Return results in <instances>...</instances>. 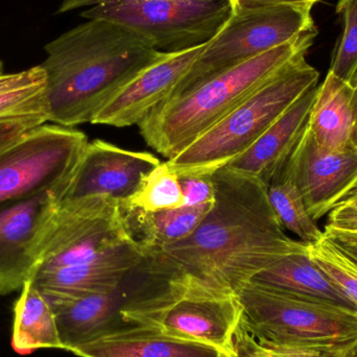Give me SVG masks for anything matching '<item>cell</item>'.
Instances as JSON below:
<instances>
[{
  "label": "cell",
  "instance_id": "obj_14",
  "mask_svg": "<svg viewBox=\"0 0 357 357\" xmlns=\"http://www.w3.org/2000/svg\"><path fill=\"white\" fill-rule=\"evenodd\" d=\"M314 220L327 215L357 185V152L340 154L321 148L306 130L285 165Z\"/></svg>",
  "mask_w": 357,
  "mask_h": 357
},
{
  "label": "cell",
  "instance_id": "obj_35",
  "mask_svg": "<svg viewBox=\"0 0 357 357\" xmlns=\"http://www.w3.org/2000/svg\"><path fill=\"white\" fill-rule=\"evenodd\" d=\"M341 204H354V205H357V185L348 193L347 197L342 201Z\"/></svg>",
  "mask_w": 357,
  "mask_h": 357
},
{
  "label": "cell",
  "instance_id": "obj_18",
  "mask_svg": "<svg viewBox=\"0 0 357 357\" xmlns=\"http://www.w3.org/2000/svg\"><path fill=\"white\" fill-rule=\"evenodd\" d=\"M317 144L333 153L357 152V87L327 73L308 121Z\"/></svg>",
  "mask_w": 357,
  "mask_h": 357
},
{
  "label": "cell",
  "instance_id": "obj_2",
  "mask_svg": "<svg viewBox=\"0 0 357 357\" xmlns=\"http://www.w3.org/2000/svg\"><path fill=\"white\" fill-rule=\"evenodd\" d=\"M48 121L92 123L102 106L163 52L121 25L89 19L45 45Z\"/></svg>",
  "mask_w": 357,
  "mask_h": 357
},
{
  "label": "cell",
  "instance_id": "obj_32",
  "mask_svg": "<svg viewBox=\"0 0 357 357\" xmlns=\"http://www.w3.org/2000/svg\"><path fill=\"white\" fill-rule=\"evenodd\" d=\"M228 1L232 12H243V10L279 6V4H308L314 6L319 0H228Z\"/></svg>",
  "mask_w": 357,
  "mask_h": 357
},
{
  "label": "cell",
  "instance_id": "obj_16",
  "mask_svg": "<svg viewBox=\"0 0 357 357\" xmlns=\"http://www.w3.org/2000/svg\"><path fill=\"white\" fill-rule=\"evenodd\" d=\"M142 248L136 241L110 252L89 264L48 272L33 273L31 283L44 294L85 295L112 293L144 261Z\"/></svg>",
  "mask_w": 357,
  "mask_h": 357
},
{
  "label": "cell",
  "instance_id": "obj_15",
  "mask_svg": "<svg viewBox=\"0 0 357 357\" xmlns=\"http://www.w3.org/2000/svg\"><path fill=\"white\" fill-rule=\"evenodd\" d=\"M318 86L298 98L243 154L227 165L268 187L284 169L308 127Z\"/></svg>",
  "mask_w": 357,
  "mask_h": 357
},
{
  "label": "cell",
  "instance_id": "obj_1",
  "mask_svg": "<svg viewBox=\"0 0 357 357\" xmlns=\"http://www.w3.org/2000/svg\"><path fill=\"white\" fill-rule=\"evenodd\" d=\"M211 178L214 201L201 224L183 241L144 251L138 268L163 282L188 276L237 295L258 273L307 245L285 233L260 181L227 167Z\"/></svg>",
  "mask_w": 357,
  "mask_h": 357
},
{
  "label": "cell",
  "instance_id": "obj_17",
  "mask_svg": "<svg viewBox=\"0 0 357 357\" xmlns=\"http://www.w3.org/2000/svg\"><path fill=\"white\" fill-rule=\"evenodd\" d=\"M79 357H226L211 346L169 337L140 325L109 327L70 350Z\"/></svg>",
  "mask_w": 357,
  "mask_h": 357
},
{
  "label": "cell",
  "instance_id": "obj_19",
  "mask_svg": "<svg viewBox=\"0 0 357 357\" xmlns=\"http://www.w3.org/2000/svg\"><path fill=\"white\" fill-rule=\"evenodd\" d=\"M44 295L56 314L63 350L68 352L111 327L123 299L121 289L112 293Z\"/></svg>",
  "mask_w": 357,
  "mask_h": 357
},
{
  "label": "cell",
  "instance_id": "obj_39",
  "mask_svg": "<svg viewBox=\"0 0 357 357\" xmlns=\"http://www.w3.org/2000/svg\"><path fill=\"white\" fill-rule=\"evenodd\" d=\"M356 87H357V82H356Z\"/></svg>",
  "mask_w": 357,
  "mask_h": 357
},
{
  "label": "cell",
  "instance_id": "obj_7",
  "mask_svg": "<svg viewBox=\"0 0 357 357\" xmlns=\"http://www.w3.org/2000/svg\"><path fill=\"white\" fill-rule=\"evenodd\" d=\"M312 8L308 4L289 3L232 12L172 98L314 29Z\"/></svg>",
  "mask_w": 357,
  "mask_h": 357
},
{
  "label": "cell",
  "instance_id": "obj_37",
  "mask_svg": "<svg viewBox=\"0 0 357 357\" xmlns=\"http://www.w3.org/2000/svg\"><path fill=\"white\" fill-rule=\"evenodd\" d=\"M3 73V65H2L1 61H0V75Z\"/></svg>",
  "mask_w": 357,
  "mask_h": 357
},
{
  "label": "cell",
  "instance_id": "obj_38",
  "mask_svg": "<svg viewBox=\"0 0 357 357\" xmlns=\"http://www.w3.org/2000/svg\"><path fill=\"white\" fill-rule=\"evenodd\" d=\"M235 354H234V356H226V357H234Z\"/></svg>",
  "mask_w": 357,
  "mask_h": 357
},
{
  "label": "cell",
  "instance_id": "obj_33",
  "mask_svg": "<svg viewBox=\"0 0 357 357\" xmlns=\"http://www.w3.org/2000/svg\"><path fill=\"white\" fill-rule=\"evenodd\" d=\"M325 238L339 248L346 255L357 262V234L341 231H324Z\"/></svg>",
  "mask_w": 357,
  "mask_h": 357
},
{
  "label": "cell",
  "instance_id": "obj_34",
  "mask_svg": "<svg viewBox=\"0 0 357 357\" xmlns=\"http://www.w3.org/2000/svg\"><path fill=\"white\" fill-rule=\"evenodd\" d=\"M152 1V0H63L58 14L71 12L81 8H93L98 6H112V4L131 3V2Z\"/></svg>",
  "mask_w": 357,
  "mask_h": 357
},
{
  "label": "cell",
  "instance_id": "obj_13",
  "mask_svg": "<svg viewBox=\"0 0 357 357\" xmlns=\"http://www.w3.org/2000/svg\"><path fill=\"white\" fill-rule=\"evenodd\" d=\"M206 44L181 52H163L158 60L121 88L91 123L115 128L139 125L156 107L172 98Z\"/></svg>",
  "mask_w": 357,
  "mask_h": 357
},
{
  "label": "cell",
  "instance_id": "obj_20",
  "mask_svg": "<svg viewBox=\"0 0 357 357\" xmlns=\"http://www.w3.org/2000/svg\"><path fill=\"white\" fill-rule=\"evenodd\" d=\"M252 281L356 312L351 302L310 257L307 249L280 258Z\"/></svg>",
  "mask_w": 357,
  "mask_h": 357
},
{
  "label": "cell",
  "instance_id": "obj_24",
  "mask_svg": "<svg viewBox=\"0 0 357 357\" xmlns=\"http://www.w3.org/2000/svg\"><path fill=\"white\" fill-rule=\"evenodd\" d=\"M268 197L281 226L306 245L324 238L316 220L308 213L303 197L285 167L268 187Z\"/></svg>",
  "mask_w": 357,
  "mask_h": 357
},
{
  "label": "cell",
  "instance_id": "obj_22",
  "mask_svg": "<svg viewBox=\"0 0 357 357\" xmlns=\"http://www.w3.org/2000/svg\"><path fill=\"white\" fill-rule=\"evenodd\" d=\"M212 204L182 206L158 212L123 208L121 211L132 237L144 252L173 245L188 237L201 224Z\"/></svg>",
  "mask_w": 357,
  "mask_h": 357
},
{
  "label": "cell",
  "instance_id": "obj_23",
  "mask_svg": "<svg viewBox=\"0 0 357 357\" xmlns=\"http://www.w3.org/2000/svg\"><path fill=\"white\" fill-rule=\"evenodd\" d=\"M41 117L48 121L46 75L41 66L0 75V119Z\"/></svg>",
  "mask_w": 357,
  "mask_h": 357
},
{
  "label": "cell",
  "instance_id": "obj_10",
  "mask_svg": "<svg viewBox=\"0 0 357 357\" xmlns=\"http://www.w3.org/2000/svg\"><path fill=\"white\" fill-rule=\"evenodd\" d=\"M134 241L119 202L105 197L65 199L33 273L89 264Z\"/></svg>",
  "mask_w": 357,
  "mask_h": 357
},
{
  "label": "cell",
  "instance_id": "obj_36",
  "mask_svg": "<svg viewBox=\"0 0 357 357\" xmlns=\"http://www.w3.org/2000/svg\"><path fill=\"white\" fill-rule=\"evenodd\" d=\"M337 357H357V340L348 349L342 352Z\"/></svg>",
  "mask_w": 357,
  "mask_h": 357
},
{
  "label": "cell",
  "instance_id": "obj_9",
  "mask_svg": "<svg viewBox=\"0 0 357 357\" xmlns=\"http://www.w3.org/2000/svg\"><path fill=\"white\" fill-rule=\"evenodd\" d=\"M85 133L43 125L0 152V207L45 191L65 189L88 144Z\"/></svg>",
  "mask_w": 357,
  "mask_h": 357
},
{
  "label": "cell",
  "instance_id": "obj_30",
  "mask_svg": "<svg viewBox=\"0 0 357 357\" xmlns=\"http://www.w3.org/2000/svg\"><path fill=\"white\" fill-rule=\"evenodd\" d=\"M46 123L48 121L41 117L0 119V152L22 138L31 130Z\"/></svg>",
  "mask_w": 357,
  "mask_h": 357
},
{
  "label": "cell",
  "instance_id": "obj_11",
  "mask_svg": "<svg viewBox=\"0 0 357 357\" xmlns=\"http://www.w3.org/2000/svg\"><path fill=\"white\" fill-rule=\"evenodd\" d=\"M62 197L50 190L0 207V296L29 281Z\"/></svg>",
  "mask_w": 357,
  "mask_h": 357
},
{
  "label": "cell",
  "instance_id": "obj_6",
  "mask_svg": "<svg viewBox=\"0 0 357 357\" xmlns=\"http://www.w3.org/2000/svg\"><path fill=\"white\" fill-rule=\"evenodd\" d=\"M163 283L160 291L123 305L119 314L123 322L211 346L229 356L236 354L235 335L243 320L237 295L188 276Z\"/></svg>",
  "mask_w": 357,
  "mask_h": 357
},
{
  "label": "cell",
  "instance_id": "obj_27",
  "mask_svg": "<svg viewBox=\"0 0 357 357\" xmlns=\"http://www.w3.org/2000/svg\"><path fill=\"white\" fill-rule=\"evenodd\" d=\"M335 12L343 20V33L335 44L329 73L356 86L357 82V0H339Z\"/></svg>",
  "mask_w": 357,
  "mask_h": 357
},
{
  "label": "cell",
  "instance_id": "obj_26",
  "mask_svg": "<svg viewBox=\"0 0 357 357\" xmlns=\"http://www.w3.org/2000/svg\"><path fill=\"white\" fill-rule=\"evenodd\" d=\"M310 257L324 271L357 312V262L328 239L307 245Z\"/></svg>",
  "mask_w": 357,
  "mask_h": 357
},
{
  "label": "cell",
  "instance_id": "obj_12",
  "mask_svg": "<svg viewBox=\"0 0 357 357\" xmlns=\"http://www.w3.org/2000/svg\"><path fill=\"white\" fill-rule=\"evenodd\" d=\"M160 163L151 153L125 150L105 140L88 142L62 201L105 197L121 205L136 195Z\"/></svg>",
  "mask_w": 357,
  "mask_h": 357
},
{
  "label": "cell",
  "instance_id": "obj_3",
  "mask_svg": "<svg viewBox=\"0 0 357 357\" xmlns=\"http://www.w3.org/2000/svg\"><path fill=\"white\" fill-rule=\"evenodd\" d=\"M317 35L318 29L314 27L165 100L138 125L140 135L150 148L171 160L281 67L296 56L306 54Z\"/></svg>",
  "mask_w": 357,
  "mask_h": 357
},
{
  "label": "cell",
  "instance_id": "obj_5",
  "mask_svg": "<svg viewBox=\"0 0 357 357\" xmlns=\"http://www.w3.org/2000/svg\"><path fill=\"white\" fill-rule=\"evenodd\" d=\"M237 297L241 328L261 345L342 354L357 340L354 310L254 281Z\"/></svg>",
  "mask_w": 357,
  "mask_h": 357
},
{
  "label": "cell",
  "instance_id": "obj_4",
  "mask_svg": "<svg viewBox=\"0 0 357 357\" xmlns=\"http://www.w3.org/2000/svg\"><path fill=\"white\" fill-rule=\"evenodd\" d=\"M300 54L281 67L215 126L167 160L178 176L211 175L251 148L320 73Z\"/></svg>",
  "mask_w": 357,
  "mask_h": 357
},
{
  "label": "cell",
  "instance_id": "obj_31",
  "mask_svg": "<svg viewBox=\"0 0 357 357\" xmlns=\"http://www.w3.org/2000/svg\"><path fill=\"white\" fill-rule=\"evenodd\" d=\"M329 230L357 234V205L340 204L331 210L324 231Z\"/></svg>",
  "mask_w": 357,
  "mask_h": 357
},
{
  "label": "cell",
  "instance_id": "obj_25",
  "mask_svg": "<svg viewBox=\"0 0 357 357\" xmlns=\"http://www.w3.org/2000/svg\"><path fill=\"white\" fill-rule=\"evenodd\" d=\"M184 206L178 176L167 162H161L144 180L133 197L121 204L123 209L158 212Z\"/></svg>",
  "mask_w": 357,
  "mask_h": 357
},
{
  "label": "cell",
  "instance_id": "obj_28",
  "mask_svg": "<svg viewBox=\"0 0 357 357\" xmlns=\"http://www.w3.org/2000/svg\"><path fill=\"white\" fill-rule=\"evenodd\" d=\"M234 357H337L341 354H327L316 350L272 347L257 343L241 326L235 335Z\"/></svg>",
  "mask_w": 357,
  "mask_h": 357
},
{
  "label": "cell",
  "instance_id": "obj_21",
  "mask_svg": "<svg viewBox=\"0 0 357 357\" xmlns=\"http://www.w3.org/2000/svg\"><path fill=\"white\" fill-rule=\"evenodd\" d=\"M12 346L20 354L61 349L56 314L43 293L27 281L13 306Z\"/></svg>",
  "mask_w": 357,
  "mask_h": 357
},
{
  "label": "cell",
  "instance_id": "obj_29",
  "mask_svg": "<svg viewBox=\"0 0 357 357\" xmlns=\"http://www.w3.org/2000/svg\"><path fill=\"white\" fill-rule=\"evenodd\" d=\"M184 195V206L207 205L213 203L214 185L211 175L178 176Z\"/></svg>",
  "mask_w": 357,
  "mask_h": 357
},
{
  "label": "cell",
  "instance_id": "obj_8",
  "mask_svg": "<svg viewBox=\"0 0 357 357\" xmlns=\"http://www.w3.org/2000/svg\"><path fill=\"white\" fill-rule=\"evenodd\" d=\"M231 14L228 0H152L93 6L81 16L116 23L157 50L174 52L209 42Z\"/></svg>",
  "mask_w": 357,
  "mask_h": 357
}]
</instances>
